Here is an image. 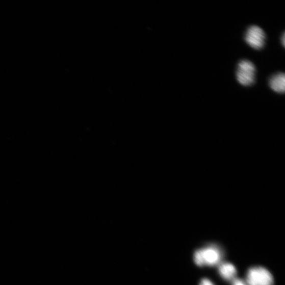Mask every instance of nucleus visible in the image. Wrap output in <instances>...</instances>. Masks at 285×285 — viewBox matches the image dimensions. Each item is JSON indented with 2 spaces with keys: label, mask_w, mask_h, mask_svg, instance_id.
Segmentation results:
<instances>
[{
  "label": "nucleus",
  "mask_w": 285,
  "mask_h": 285,
  "mask_svg": "<svg viewBox=\"0 0 285 285\" xmlns=\"http://www.w3.org/2000/svg\"><path fill=\"white\" fill-rule=\"evenodd\" d=\"M221 257V252L216 246H209L197 250L194 254V262L200 267L216 265Z\"/></svg>",
  "instance_id": "1"
},
{
  "label": "nucleus",
  "mask_w": 285,
  "mask_h": 285,
  "mask_svg": "<svg viewBox=\"0 0 285 285\" xmlns=\"http://www.w3.org/2000/svg\"><path fill=\"white\" fill-rule=\"evenodd\" d=\"M256 68L248 60H242L237 66L236 79L238 83L244 86L253 85L256 80Z\"/></svg>",
  "instance_id": "2"
},
{
  "label": "nucleus",
  "mask_w": 285,
  "mask_h": 285,
  "mask_svg": "<svg viewBox=\"0 0 285 285\" xmlns=\"http://www.w3.org/2000/svg\"><path fill=\"white\" fill-rule=\"evenodd\" d=\"M247 281L249 285H273L274 279L268 270L262 267H252L249 269Z\"/></svg>",
  "instance_id": "3"
},
{
  "label": "nucleus",
  "mask_w": 285,
  "mask_h": 285,
  "mask_svg": "<svg viewBox=\"0 0 285 285\" xmlns=\"http://www.w3.org/2000/svg\"><path fill=\"white\" fill-rule=\"evenodd\" d=\"M266 39L265 32L257 25L249 27L245 35L246 43L250 47L256 50H261L264 47Z\"/></svg>",
  "instance_id": "4"
},
{
  "label": "nucleus",
  "mask_w": 285,
  "mask_h": 285,
  "mask_svg": "<svg viewBox=\"0 0 285 285\" xmlns=\"http://www.w3.org/2000/svg\"><path fill=\"white\" fill-rule=\"evenodd\" d=\"M270 87L273 91L279 94H284L285 91V75L278 72L273 75L269 81Z\"/></svg>",
  "instance_id": "5"
},
{
  "label": "nucleus",
  "mask_w": 285,
  "mask_h": 285,
  "mask_svg": "<svg viewBox=\"0 0 285 285\" xmlns=\"http://www.w3.org/2000/svg\"><path fill=\"white\" fill-rule=\"evenodd\" d=\"M219 272L223 278L227 280L234 279L237 274L235 267L228 263L221 264L219 268Z\"/></svg>",
  "instance_id": "6"
},
{
  "label": "nucleus",
  "mask_w": 285,
  "mask_h": 285,
  "mask_svg": "<svg viewBox=\"0 0 285 285\" xmlns=\"http://www.w3.org/2000/svg\"><path fill=\"white\" fill-rule=\"evenodd\" d=\"M200 285H214L213 283L208 279H203L200 282Z\"/></svg>",
  "instance_id": "7"
},
{
  "label": "nucleus",
  "mask_w": 285,
  "mask_h": 285,
  "mask_svg": "<svg viewBox=\"0 0 285 285\" xmlns=\"http://www.w3.org/2000/svg\"><path fill=\"white\" fill-rule=\"evenodd\" d=\"M234 285H247L242 280L236 279L234 280Z\"/></svg>",
  "instance_id": "8"
},
{
  "label": "nucleus",
  "mask_w": 285,
  "mask_h": 285,
  "mask_svg": "<svg viewBox=\"0 0 285 285\" xmlns=\"http://www.w3.org/2000/svg\"><path fill=\"white\" fill-rule=\"evenodd\" d=\"M284 39H285V37H284V34L283 33L282 36V43L283 44V46H284Z\"/></svg>",
  "instance_id": "9"
}]
</instances>
